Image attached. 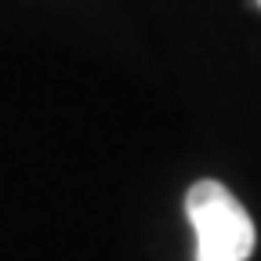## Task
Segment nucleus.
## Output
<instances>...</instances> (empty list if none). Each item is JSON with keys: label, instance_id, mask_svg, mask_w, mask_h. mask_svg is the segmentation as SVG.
Returning a JSON list of instances; mask_svg holds the SVG:
<instances>
[{"label": "nucleus", "instance_id": "f257e3e1", "mask_svg": "<svg viewBox=\"0 0 261 261\" xmlns=\"http://www.w3.org/2000/svg\"><path fill=\"white\" fill-rule=\"evenodd\" d=\"M185 214L196 232V261H247L254 254V221L221 181H196L185 196Z\"/></svg>", "mask_w": 261, "mask_h": 261}, {"label": "nucleus", "instance_id": "f03ea898", "mask_svg": "<svg viewBox=\"0 0 261 261\" xmlns=\"http://www.w3.org/2000/svg\"><path fill=\"white\" fill-rule=\"evenodd\" d=\"M257 8H261V0H257Z\"/></svg>", "mask_w": 261, "mask_h": 261}]
</instances>
